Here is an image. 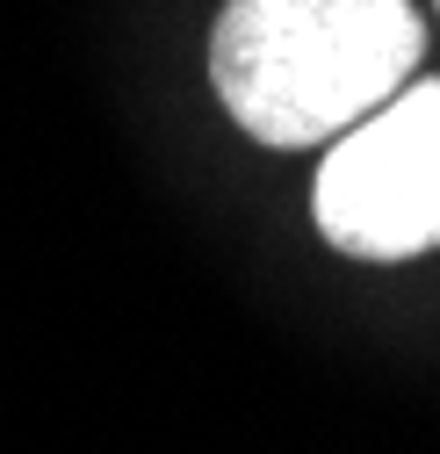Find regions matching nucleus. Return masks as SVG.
<instances>
[{
	"mask_svg": "<svg viewBox=\"0 0 440 454\" xmlns=\"http://www.w3.org/2000/svg\"><path fill=\"white\" fill-rule=\"evenodd\" d=\"M426 59L412 0H224L209 29V87L224 116L274 152L347 137Z\"/></svg>",
	"mask_w": 440,
	"mask_h": 454,
	"instance_id": "nucleus-1",
	"label": "nucleus"
},
{
	"mask_svg": "<svg viewBox=\"0 0 440 454\" xmlns=\"http://www.w3.org/2000/svg\"><path fill=\"white\" fill-rule=\"evenodd\" d=\"M310 223L347 260H419L440 246V80H412L325 145Z\"/></svg>",
	"mask_w": 440,
	"mask_h": 454,
	"instance_id": "nucleus-2",
	"label": "nucleus"
}]
</instances>
